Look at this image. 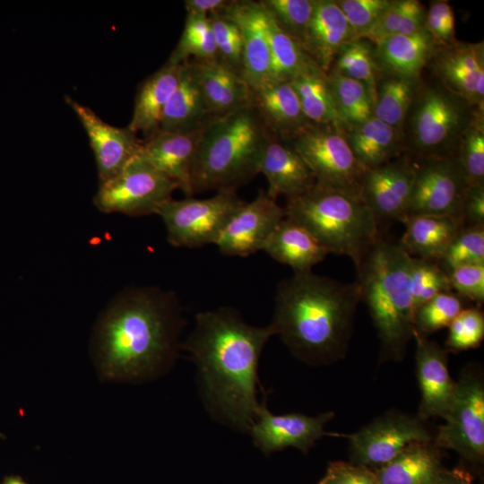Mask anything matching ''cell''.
<instances>
[{
    "label": "cell",
    "mask_w": 484,
    "mask_h": 484,
    "mask_svg": "<svg viewBox=\"0 0 484 484\" xmlns=\"http://www.w3.org/2000/svg\"><path fill=\"white\" fill-rule=\"evenodd\" d=\"M273 335L270 324H249L237 310L222 307L197 313L182 344L197 367L206 408L235 429L249 432L263 405L257 400V369Z\"/></svg>",
    "instance_id": "obj_1"
},
{
    "label": "cell",
    "mask_w": 484,
    "mask_h": 484,
    "mask_svg": "<svg viewBox=\"0 0 484 484\" xmlns=\"http://www.w3.org/2000/svg\"><path fill=\"white\" fill-rule=\"evenodd\" d=\"M184 326L174 292L136 288L124 292L97 331L99 365L105 377L142 380L168 367L182 344Z\"/></svg>",
    "instance_id": "obj_2"
},
{
    "label": "cell",
    "mask_w": 484,
    "mask_h": 484,
    "mask_svg": "<svg viewBox=\"0 0 484 484\" xmlns=\"http://www.w3.org/2000/svg\"><path fill=\"white\" fill-rule=\"evenodd\" d=\"M360 300L357 281L343 283L312 271L294 272L277 285L270 325L301 361L329 364L348 350Z\"/></svg>",
    "instance_id": "obj_3"
},
{
    "label": "cell",
    "mask_w": 484,
    "mask_h": 484,
    "mask_svg": "<svg viewBox=\"0 0 484 484\" xmlns=\"http://www.w3.org/2000/svg\"><path fill=\"white\" fill-rule=\"evenodd\" d=\"M272 134L251 106L214 117L202 130L191 173V196L237 189L259 174Z\"/></svg>",
    "instance_id": "obj_4"
},
{
    "label": "cell",
    "mask_w": 484,
    "mask_h": 484,
    "mask_svg": "<svg viewBox=\"0 0 484 484\" xmlns=\"http://www.w3.org/2000/svg\"><path fill=\"white\" fill-rule=\"evenodd\" d=\"M411 260L400 243L380 238L357 266L361 300L367 306L385 359H402L413 339Z\"/></svg>",
    "instance_id": "obj_5"
},
{
    "label": "cell",
    "mask_w": 484,
    "mask_h": 484,
    "mask_svg": "<svg viewBox=\"0 0 484 484\" xmlns=\"http://www.w3.org/2000/svg\"><path fill=\"white\" fill-rule=\"evenodd\" d=\"M284 216L307 229L328 254L346 255L356 267L381 238L379 223L359 194L315 185L287 199Z\"/></svg>",
    "instance_id": "obj_6"
},
{
    "label": "cell",
    "mask_w": 484,
    "mask_h": 484,
    "mask_svg": "<svg viewBox=\"0 0 484 484\" xmlns=\"http://www.w3.org/2000/svg\"><path fill=\"white\" fill-rule=\"evenodd\" d=\"M483 110L437 81L427 84L422 81L402 127L406 154L412 160L454 155L462 133Z\"/></svg>",
    "instance_id": "obj_7"
},
{
    "label": "cell",
    "mask_w": 484,
    "mask_h": 484,
    "mask_svg": "<svg viewBox=\"0 0 484 484\" xmlns=\"http://www.w3.org/2000/svg\"><path fill=\"white\" fill-rule=\"evenodd\" d=\"M245 203L236 189H220L210 198H170L158 210L169 244L177 247H201L215 244L234 212Z\"/></svg>",
    "instance_id": "obj_8"
},
{
    "label": "cell",
    "mask_w": 484,
    "mask_h": 484,
    "mask_svg": "<svg viewBox=\"0 0 484 484\" xmlns=\"http://www.w3.org/2000/svg\"><path fill=\"white\" fill-rule=\"evenodd\" d=\"M290 143L311 170L316 185L359 194L367 169L353 155L338 125L309 124Z\"/></svg>",
    "instance_id": "obj_9"
},
{
    "label": "cell",
    "mask_w": 484,
    "mask_h": 484,
    "mask_svg": "<svg viewBox=\"0 0 484 484\" xmlns=\"http://www.w3.org/2000/svg\"><path fill=\"white\" fill-rule=\"evenodd\" d=\"M435 446L455 451L467 462L480 466L484 460V385L480 375L465 368L455 381L449 410Z\"/></svg>",
    "instance_id": "obj_10"
},
{
    "label": "cell",
    "mask_w": 484,
    "mask_h": 484,
    "mask_svg": "<svg viewBox=\"0 0 484 484\" xmlns=\"http://www.w3.org/2000/svg\"><path fill=\"white\" fill-rule=\"evenodd\" d=\"M177 188L138 154L117 176L99 184L93 202L102 212L143 216L157 213Z\"/></svg>",
    "instance_id": "obj_11"
},
{
    "label": "cell",
    "mask_w": 484,
    "mask_h": 484,
    "mask_svg": "<svg viewBox=\"0 0 484 484\" xmlns=\"http://www.w3.org/2000/svg\"><path fill=\"white\" fill-rule=\"evenodd\" d=\"M412 160L414 180L406 217L447 216L462 225V205L470 184L455 156Z\"/></svg>",
    "instance_id": "obj_12"
},
{
    "label": "cell",
    "mask_w": 484,
    "mask_h": 484,
    "mask_svg": "<svg viewBox=\"0 0 484 484\" xmlns=\"http://www.w3.org/2000/svg\"><path fill=\"white\" fill-rule=\"evenodd\" d=\"M342 436L349 439L351 462L373 471L411 444L433 441L421 419L399 411L382 415L359 431Z\"/></svg>",
    "instance_id": "obj_13"
},
{
    "label": "cell",
    "mask_w": 484,
    "mask_h": 484,
    "mask_svg": "<svg viewBox=\"0 0 484 484\" xmlns=\"http://www.w3.org/2000/svg\"><path fill=\"white\" fill-rule=\"evenodd\" d=\"M284 217L283 207L265 191H260L234 212L214 245L224 255L249 256L262 250Z\"/></svg>",
    "instance_id": "obj_14"
},
{
    "label": "cell",
    "mask_w": 484,
    "mask_h": 484,
    "mask_svg": "<svg viewBox=\"0 0 484 484\" xmlns=\"http://www.w3.org/2000/svg\"><path fill=\"white\" fill-rule=\"evenodd\" d=\"M414 180L412 159L405 154L367 169L359 196L378 223L381 220L403 221L407 216Z\"/></svg>",
    "instance_id": "obj_15"
},
{
    "label": "cell",
    "mask_w": 484,
    "mask_h": 484,
    "mask_svg": "<svg viewBox=\"0 0 484 484\" xmlns=\"http://www.w3.org/2000/svg\"><path fill=\"white\" fill-rule=\"evenodd\" d=\"M66 104L77 116L93 151L99 184L106 182L136 157L143 141L128 125L117 127L102 120L91 108L65 96Z\"/></svg>",
    "instance_id": "obj_16"
},
{
    "label": "cell",
    "mask_w": 484,
    "mask_h": 484,
    "mask_svg": "<svg viewBox=\"0 0 484 484\" xmlns=\"http://www.w3.org/2000/svg\"><path fill=\"white\" fill-rule=\"evenodd\" d=\"M428 65L447 91L484 109L483 41L438 47Z\"/></svg>",
    "instance_id": "obj_17"
},
{
    "label": "cell",
    "mask_w": 484,
    "mask_h": 484,
    "mask_svg": "<svg viewBox=\"0 0 484 484\" xmlns=\"http://www.w3.org/2000/svg\"><path fill=\"white\" fill-rule=\"evenodd\" d=\"M333 417V412L316 417L301 413L276 415L263 404L249 433L255 445L264 454L288 447L307 453L326 434L324 427Z\"/></svg>",
    "instance_id": "obj_18"
},
{
    "label": "cell",
    "mask_w": 484,
    "mask_h": 484,
    "mask_svg": "<svg viewBox=\"0 0 484 484\" xmlns=\"http://www.w3.org/2000/svg\"><path fill=\"white\" fill-rule=\"evenodd\" d=\"M413 339L416 341V370L421 393L417 416L422 420L430 417L445 419L455 390V381L448 370V351L415 331Z\"/></svg>",
    "instance_id": "obj_19"
},
{
    "label": "cell",
    "mask_w": 484,
    "mask_h": 484,
    "mask_svg": "<svg viewBox=\"0 0 484 484\" xmlns=\"http://www.w3.org/2000/svg\"><path fill=\"white\" fill-rule=\"evenodd\" d=\"M220 15L238 27L243 40L241 75L251 89L272 79L264 14L259 2L231 1Z\"/></svg>",
    "instance_id": "obj_20"
},
{
    "label": "cell",
    "mask_w": 484,
    "mask_h": 484,
    "mask_svg": "<svg viewBox=\"0 0 484 484\" xmlns=\"http://www.w3.org/2000/svg\"><path fill=\"white\" fill-rule=\"evenodd\" d=\"M202 130L173 133L159 130L143 141L139 156L174 180L191 196V173Z\"/></svg>",
    "instance_id": "obj_21"
},
{
    "label": "cell",
    "mask_w": 484,
    "mask_h": 484,
    "mask_svg": "<svg viewBox=\"0 0 484 484\" xmlns=\"http://www.w3.org/2000/svg\"><path fill=\"white\" fill-rule=\"evenodd\" d=\"M186 63L214 117L252 105L248 83L219 58Z\"/></svg>",
    "instance_id": "obj_22"
},
{
    "label": "cell",
    "mask_w": 484,
    "mask_h": 484,
    "mask_svg": "<svg viewBox=\"0 0 484 484\" xmlns=\"http://www.w3.org/2000/svg\"><path fill=\"white\" fill-rule=\"evenodd\" d=\"M259 173L265 176L272 199L296 197L315 185V179L290 141L272 135L264 148Z\"/></svg>",
    "instance_id": "obj_23"
},
{
    "label": "cell",
    "mask_w": 484,
    "mask_h": 484,
    "mask_svg": "<svg viewBox=\"0 0 484 484\" xmlns=\"http://www.w3.org/2000/svg\"><path fill=\"white\" fill-rule=\"evenodd\" d=\"M351 40L352 31L336 0H315L302 45L307 55L327 73L340 48Z\"/></svg>",
    "instance_id": "obj_24"
},
{
    "label": "cell",
    "mask_w": 484,
    "mask_h": 484,
    "mask_svg": "<svg viewBox=\"0 0 484 484\" xmlns=\"http://www.w3.org/2000/svg\"><path fill=\"white\" fill-rule=\"evenodd\" d=\"M252 92V105L273 135L290 141L310 124L289 82L272 80Z\"/></svg>",
    "instance_id": "obj_25"
},
{
    "label": "cell",
    "mask_w": 484,
    "mask_h": 484,
    "mask_svg": "<svg viewBox=\"0 0 484 484\" xmlns=\"http://www.w3.org/2000/svg\"><path fill=\"white\" fill-rule=\"evenodd\" d=\"M425 27L409 35H393L375 45V56L381 72L421 79L438 48Z\"/></svg>",
    "instance_id": "obj_26"
},
{
    "label": "cell",
    "mask_w": 484,
    "mask_h": 484,
    "mask_svg": "<svg viewBox=\"0 0 484 484\" xmlns=\"http://www.w3.org/2000/svg\"><path fill=\"white\" fill-rule=\"evenodd\" d=\"M341 129L353 155L367 170L406 153L402 131L374 116L364 123Z\"/></svg>",
    "instance_id": "obj_27"
},
{
    "label": "cell",
    "mask_w": 484,
    "mask_h": 484,
    "mask_svg": "<svg viewBox=\"0 0 484 484\" xmlns=\"http://www.w3.org/2000/svg\"><path fill=\"white\" fill-rule=\"evenodd\" d=\"M182 66L166 63L139 85L128 125L134 132H142L147 139L159 131L163 109L178 84Z\"/></svg>",
    "instance_id": "obj_28"
},
{
    "label": "cell",
    "mask_w": 484,
    "mask_h": 484,
    "mask_svg": "<svg viewBox=\"0 0 484 484\" xmlns=\"http://www.w3.org/2000/svg\"><path fill=\"white\" fill-rule=\"evenodd\" d=\"M213 117L187 63H184L178 84L163 109L159 130L173 133L197 131Z\"/></svg>",
    "instance_id": "obj_29"
},
{
    "label": "cell",
    "mask_w": 484,
    "mask_h": 484,
    "mask_svg": "<svg viewBox=\"0 0 484 484\" xmlns=\"http://www.w3.org/2000/svg\"><path fill=\"white\" fill-rule=\"evenodd\" d=\"M262 250L273 260L291 267L294 272L312 271L328 255L307 229L285 217Z\"/></svg>",
    "instance_id": "obj_30"
},
{
    "label": "cell",
    "mask_w": 484,
    "mask_h": 484,
    "mask_svg": "<svg viewBox=\"0 0 484 484\" xmlns=\"http://www.w3.org/2000/svg\"><path fill=\"white\" fill-rule=\"evenodd\" d=\"M445 469L433 442H416L374 471L380 484H436Z\"/></svg>",
    "instance_id": "obj_31"
},
{
    "label": "cell",
    "mask_w": 484,
    "mask_h": 484,
    "mask_svg": "<svg viewBox=\"0 0 484 484\" xmlns=\"http://www.w3.org/2000/svg\"><path fill=\"white\" fill-rule=\"evenodd\" d=\"M400 245L414 257L438 262L462 226L447 216L411 215L404 219Z\"/></svg>",
    "instance_id": "obj_32"
},
{
    "label": "cell",
    "mask_w": 484,
    "mask_h": 484,
    "mask_svg": "<svg viewBox=\"0 0 484 484\" xmlns=\"http://www.w3.org/2000/svg\"><path fill=\"white\" fill-rule=\"evenodd\" d=\"M421 82L422 79L380 72L375 90L373 116L402 131Z\"/></svg>",
    "instance_id": "obj_33"
},
{
    "label": "cell",
    "mask_w": 484,
    "mask_h": 484,
    "mask_svg": "<svg viewBox=\"0 0 484 484\" xmlns=\"http://www.w3.org/2000/svg\"><path fill=\"white\" fill-rule=\"evenodd\" d=\"M307 121L312 125H338L327 74L316 64L289 81Z\"/></svg>",
    "instance_id": "obj_34"
},
{
    "label": "cell",
    "mask_w": 484,
    "mask_h": 484,
    "mask_svg": "<svg viewBox=\"0 0 484 484\" xmlns=\"http://www.w3.org/2000/svg\"><path fill=\"white\" fill-rule=\"evenodd\" d=\"M326 74L341 128L359 125L373 117L375 94L367 85L331 70Z\"/></svg>",
    "instance_id": "obj_35"
},
{
    "label": "cell",
    "mask_w": 484,
    "mask_h": 484,
    "mask_svg": "<svg viewBox=\"0 0 484 484\" xmlns=\"http://www.w3.org/2000/svg\"><path fill=\"white\" fill-rule=\"evenodd\" d=\"M263 11L272 57V80L289 82L315 63L298 43L279 28L264 8Z\"/></svg>",
    "instance_id": "obj_36"
},
{
    "label": "cell",
    "mask_w": 484,
    "mask_h": 484,
    "mask_svg": "<svg viewBox=\"0 0 484 484\" xmlns=\"http://www.w3.org/2000/svg\"><path fill=\"white\" fill-rule=\"evenodd\" d=\"M194 56L195 60L218 58V50L210 18L187 13L180 39L167 63L179 65Z\"/></svg>",
    "instance_id": "obj_37"
},
{
    "label": "cell",
    "mask_w": 484,
    "mask_h": 484,
    "mask_svg": "<svg viewBox=\"0 0 484 484\" xmlns=\"http://www.w3.org/2000/svg\"><path fill=\"white\" fill-rule=\"evenodd\" d=\"M330 70L365 83L374 94L381 72L376 60L375 48L364 39L345 43L338 51Z\"/></svg>",
    "instance_id": "obj_38"
},
{
    "label": "cell",
    "mask_w": 484,
    "mask_h": 484,
    "mask_svg": "<svg viewBox=\"0 0 484 484\" xmlns=\"http://www.w3.org/2000/svg\"><path fill=\"white\" fill-rule=\"evenodd\" d=\"M484 112L479 111L462 133L455 158L470 185H484Z\"/></svg>",
    "instance_id": "obj_39"
},
{
    "label": "cell",
    "mask_w": 484,
    "mask_h": 484,
    "mask_svg": "<svg viewBox=\"0 0 484 484\" xmlns=\"http://www.w3.org/2000/svg\"><path fill=\"white\" fill-rule=\"evenodd\" d=\"M315 2V0H263L259 3L279 28L302 48Z\"/></svg>",
    "instance_id": "obj_40"
},
{
    "label": "cell",
    "mask_w": 484,
    "mask_h": 484,
    "mask_svg": "<svg viewBox=\"0 0 484 484\" xmlns=\"http://www.w3.org/2000/svg\"><path fill=\"white\" fill-rule=\"evenodd\" d=\"M462 309V298L454 291L439 293L416 308L414 331L428 336L448 327Z\"/></svg>",
    "instance_id": "obj_41"
},
{
    "label": "cell",
    "mask_w": 484,
    "mask_h": 484,
    "mask_svg": "<svg viewBox=\"0 0 484 484\" xmlns=\"http://www.w3.org/2000/svg\"><path fill=\"white\" fill-rule=\"evenodd\" d=\"M410 280L415 310L439 293L452 291L447 272L436 261L411 256Z\"/></svg>",
    "instance_id": "obj_42"
},
{
    "label": "cell",
    "mask_w": 484,
    "mask_h": 484,
    "mask_svg": "<svg viewBox=\"0 0 484 484\" xmlns=\"http://www.w3.org/2000/svg\"><path fill=\"white\" fill-rule=\"evenodd\" d=\"M437 263L446 272L457 266L484 263V226L462 227Z\"/></svg>",
    "instance_id": "obj_43"
},
{
    "label": "cell",
    "mask_w": 484,
    "mask_h": 484,
    "mask_svg": "<svg viewBox=\"0 0 484 484\" xmlns=\"http://www.w3.org/2000/svg\"><path fill=\"white\" fill-rule=\"evenodd\" d=\"M484 338V315L478 307L463 308L448 326L445 345L450 350L477 348Z\"/></svg>",
    "instance_id": "obj_44"
},
{
    "label": "cell",
    "mask_w": 484,
    "mask_h": 484,
    "mask_svg": "<svg viewBox=\"0 0 484 484\" xmlns=\"http://www.w3.org/2000/svg\"><path fill=\"white\" fill-rule=\"evenodd\" d=\"M215 38L218 58L241 73L243 40L238 27L220 13L208 16Z\"/></svg>",
    "instance_id": "obj_45"
},
{
    "label": "cell",
    "mask_w": 484,
    "mask_h": 484,
    "mask_svg": "<svg viewBox=\"0 0 484 484\" xmlns=\"http://www.w3.org/2000/svg\"><path fill=\"white\" fill-rule=\"evenodd\" d=\"M354 39H363L389 7L392 0H336Z\"/></svg>",
    "instance_id": "obj_46"
},
{
    "label": "cell",
    "mask_w": 484,
    "mask_h": 484,
    "mask_svg": "<svg viewBox=\"0 0 484 484\" xmlns=\"http://www.w3.org/2000/svg\"><path fill=\"white\" fill-rule=\"evenodd\" d=\"M452 291L462 298L482 304L484 301V263L470 264L447 272Z\"/></svg>",
    "instance_id": "obj_47"
},
{
    "label": "cell",
    "mask_w": 484,
    "mask_h": 484,
    "mask_svg": "<svg viewBox=\"0 0 484 484\" xmlns=\"http://www.w3.org/2000/svg\"><path fill=\"white\" fill-rule=\"evenodd\" d=\"M425 29L439 47L456 43L455 17L447 1L431 2L426 13Z\"/></svg>",
    "instance_id": "obj_48"
},
{
    "label": "cell",
    "mask_w": 484,
    "mask_h": 484,
    "mask_svg": "<svg viewBox=\"0 0 484 484\" xmlns=\"http://www.w3.org/2000/svg\"><path fill=\"white\" fill-rule=\"evenodd\" d=\"M317 484H380L375 472L351 462H333Z\"/></svg>",
    "instance_id": "obj_49"
},
{
    "label": "cell",
    "mask_w": 484,
    "mask_h": 484,
    "mask_svg": "<svg viewBox=\"0 0 484 484\" xmlns=\"http://www.w3.org/2000/svg\"><path fill=\"white\" fill-rule=\"evenodd\" d=\"M411 4L412 0H392L389 7L363 39L376 45L395 35Z\"/></svg>",
    "instance_id": "obj_50"
},
{
    "label": "cell",
    "mask_w": 484,
    "mask_h": 484,
    "mask_svg": "<svg viewBox=\"0 0 484 484\" xmlns=\"http://www.w3.org/2000/svg\"><path fill=\"white\" fill-rule=\"evenodd\" d=\"M462 227L484 226V185H470L463 198Z\"/></svg>",
    "instance_id": "obj_51"
},
{
    "label": "cell",
    "mask_w": 484,
    "mask_h": 484,
    "mask_svg": "<svg viewBox=\"0 0 484 484\" xmlns=\"http://www.w3.org/2000/svg\"><path fill=\"white\" fill-rule=\"evenodd\" d=\"M230 3L227 0H186L184 5L187 13L210 16L221 13Z\"/></svg>",
    "instance_id": "obj_52"
},
{
    "label": "cell",
    "mask_w": 484,
    "mask_h": 484,
    "mask_svg": "<svg viewBox=\"0 0 484 484\" xmlns=\"http://www.w3.org/2000/svg\"><path fill=\"white\" fill-rule=\"evenodd\" d=\"M436 484H473V476L462 468L445 469Z\"/></svg>",
    "instance_id": "obj_53"
},
{
    "label": "cell",
    "mask_w": 484,
    "mask_h": 484,
    "mask_svg": "<svg viewBox=\"0 0 484 484\" xmlns=\"http://www.w3.org/2000/svg\"><path fill=\"white\" fill-rule=\"evenodd\" d=\"M2 484H27V483L18 477H8L4 480Z\"/></svg>",
    "instance_id": "obj_54"
}]
</instances>
